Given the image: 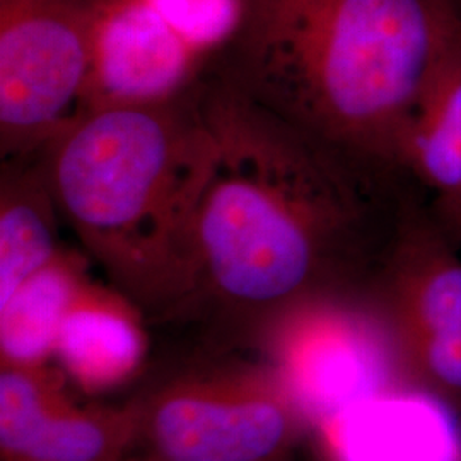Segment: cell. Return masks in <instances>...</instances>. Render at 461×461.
I'll return each mask as SVG.
<instances>
[{"label":"cell","instance_id":"9","mask_svg":"<svg viewBox=\"0 0 461 461\" xmlns=\"http://www.w3.org/2000/svg\"><path fill=\"white\" fill-rule=\"evenodd\" d=\"M64 375L43 367H0L2 461H127L137 400L123 407L77 405Z\"/></svg>","mask_w":461,"mask_h":461},{"label":"cell","instance_id":"1","mask_svg":"<svg viewBox=\"0 0 461 461\" xmlns=\"http://www.w3.org/2000/svg\"><path fill=\"white\" fill-rule=\"evenodd\" d=\"M212 150L188 247L185 310L260 337L306 297L369 279L415 190L392 166L306 131L212 72Z\"/></svg>","mask_w":461,"mask_h":461},{"label":"cell","instance_id":"2","mask_svg":"<svg viewBox=\"0 0 461 461\" xmlns=\"http://www.w3.org/2000/svg\"><path fill=\"white\" fill-rule=\"evenodd\" d=\"M460 24V0H238L234 30L209 72L402 171L429 74Z\"/></svg>","mask_w":461,"mask_h":461},{"label":"cell","instance_id":"5","mask_svg":"<svg viewBox=\"0 0 461 461\" xmlns=\"http://www.w3.org/2000/svg\"><path fill=\"white\" fill-rule=\"evenodd\" d=\"M260 339L313 422L412 388L369 282L303 299L268 323Z\"/></svg>","mask_w":461,"mask_h":461},{"label":"cell","instance_id":"7","mask_svg":"<svg viewBox=\"0 0 461 461\" xmlns=\"http://www.w3.org/2000/svg\"><path fill=\"white\" fill-rule=\"evenodd\" d=\"M236 17L238 0H103L84 115L186 93L207 76Z\"/></svg>","mask_w":461,"mask_h":461},{"label":"cell","instance_id":"10","mask_svg":"<svg viewBox=\"0 0 461 461\" xmlns=\"http://www.w3.org/2000/svg\"><path fill=\"white\" fill-rule=\"evenodd\" d=\"M400 166L434 222L461 248V24L429 74Z\"/></svg>","mask_w":461,"mask_h":461},{"label":"cell","instance_id":"15","mask_svg":"<svg viewBox=\"0 0 461 461\" xmlns=\"http://www.w3.org/2000/svg\"><path fill=\"white\" fill-rule=\"evenodd\" d=\"M279 461H293V456H289V458H284V460Z\"/></svg>","mask_w":461,"mask_h":461},{"label":"cell","instance_id":"8","mask_svg":"<svg viewBox=\"0 0 461 461\" xmlns=\"http://www.w3.org/2000/svg\"><path fill=\"white\" fill-rule=\"evenodd\" d=\"M369 285L411 386L461 412V257L413 190Z\"/></svg>","mask_w":461,"mask_h":461},{"label":"cell","instance_id":"11","mask_svg":"<svg viewBox=\"0 0 461 461\" xmlns=\"http://www.w3.org/2000/svg\"><path fill=\"white\" fill-rule=\"evenodd\" d=\"M148 356L146 313L112 284L87 280L67 312L53 359L87 393L133 378Z\"/></svg>","mask_w":461,"mask_h":461},{"label":"cell","instance_id":"12","mask_svg":"<svg viewBox=\"0 0 461 461\" xmlns=\"http://www.w3.org/2000/svg\"><path fill=\"white\" fill-rule=\"evenodd\" d=\"M446 411L439 400L405 388L364 400L325 426L339 461H461Z\"/></svg>","mask_w":461,"mask_h":461},{"label":"cell","instance_id":"4","mask_svg":"<svg viewBox=\"0 0 461 461\" xmlns=\"http://www.w3.org/2000/svg\"><path fill=\"white\" fill-rule=\"evenodd\" d=\"M137 405L127 461H279L313 424L274 364L190 371Z\"/></svg>","mask_w":461,"mask_h":461},{"label":"cell","instance_id":"14","mask_svg":"<svg viewBox=\"0 0 461 461\" xmlns=\"http://www.w3.org/2000/svg\"><path fill=\"white\" fill-rule=\"evenodd\" d=\"M87 264V255L64 247L0 304V367L49 366L67 312L89 280Z\"/></svg>","mask_w":461,"mask_h":461},{"label":"cell","instance_id":"3","mask_svg":"<svg viewBox=\"0 0 461 461\" xmlns=\"http://www.w3.org/2000/svg\"><path fill=\"white\" fill-rule=\"evenodd\" d=\"M205 77L176 98L89 112L38 156L84 253L144 313L183 312L211 161Z\"/></svg>","mask_w":461,"mask_h":461},{"label":"cell","instance_id":"13","mask_svg":"<svg viewBox=\"0 0 461 461\" xmlns=\"http://www.w3.org/2000/svg\"><path fill=\"white\" fill-rule=\"evenodd\" d=\"M62 214L40 156L2 161L0 304L59 255Z\"/></svg>","mask_w":461,"mask_h":461},{"label":"cell","instance_id":"6","mask_svg":"<svg viewBox=\"0 0 461 461\" xmlns=\"http://www.w3.org/2000/svg\"><path fill=\"white\" fill-rule=\"evenodd\" d=\"M103 0H0V156L40 154L84 115Z\"/></svg>","mask_w":461,"mask_h":461}]
</instances>
